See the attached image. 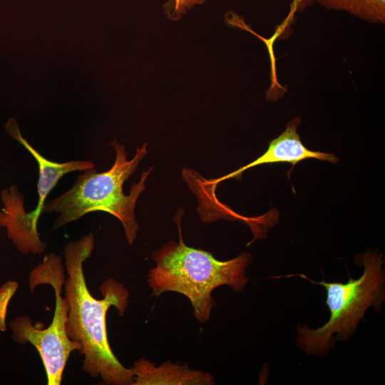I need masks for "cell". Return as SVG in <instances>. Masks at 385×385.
Returning a JSON list of instances; mask_svg holds the SVG:
<instances>
[{
	"mask_svg": "<svg viewBox=\"0 0 385 385\" xmlns=\"http://www.w3.org/2000/svg\"><path fill=\"white\" fill-rule=\"evenodd\" d=\"M299 121V118H297L290 121L287 125L285 130L273 139L270 143L267 150L256 160L222 178L206 180L207 183L215 186L229 178L239 179L246 170L262 164L289 163L295 165L301 160L309 158L337 163L338 158L334 154L313 151L304 145L297 131Z\"/></svg>",
	"mask_w": 385,
	"mask_h": 385,
	"instance_id": "obj_7",
	"label": "cell"
},
{
	"mask_svg": "<svg viewBox=\"0 0 385 385\" xmlns=\"http://www.w3.org/2000/svg\"><path fill=\"white\" fill-rule=\"evenodd\" d=\"M29 282L31 292L40 284H48L53 288L56 302L52 322L48 327L41 329L32 324L29 316L16 317L9 322L11 337L20 344H31L42 360L47 384L60 385L71 352L81 349L78 343L68 337L66 329L69 306L66 297L61 295L65 282L61 258L53 252L46 255L42 262L31 271Z\"/></svg>",
	"mask_w": 385,
	"mask_h": 385,
	"instance_id": "obj_5",
	"label": "cell"
},
{
	"mask_svg": "<svg viewBox=\"0 0 385 385\" xmlns=\"http://www.w3.org/2000/svg\"><path fill=\"white\" fill-rule=\"evenodd\" d=\"M361 263L364 272L361 277L351 278L346 283L315 282L304 274L286 276H299L327 290L329 320L317 329L301 325L297 329L296 344L306 354L318 357L327 355L336 341L346 342L352 337L369 307H373L376 312L381 309L385 300L382 255L366 252Z\"/></svg>",
	"mask_w": 385,
	"mask_h": 385,
	"instance_id": "obj_4",
	"label": "cell"
},
{
	"mask_svg": "<svg viewBox=\"0 0 385 385\" xmlns=\"http://www.w3.org/2000/svg\"><path fill=\"white\" fill-rule=\"evenodd\" d=\"M95 247L94 235L90 232L64 247L67 279L66 299L69 310L66 324L68 337L81 345L84 356L82 369L93 378L100 376L108 385H133L131 369L124 366L114 355L109 344L106 315L113 306L119 316L128 307L129 292L118 281L106 279L100 289L102 299L90 292L83 273V262L90 257Z\"/></svg>",
	"mask_w": 385,
	"mask_h": 385,
	"instance_id": "obj_1",
	"label": "cell"
},
{
	"mask_svg": "<svg viewBox=\"0 0 385 385\" xmlns=\"http://www.w3.org/2000/svg\"><path fill=\"white\" fill-rule=\"evenodd\" d=\"M304 3V0H292L290 4V10L287 17L285 19V21L291 20L294 13L298 11L300 7L302 6Z\"/></svg>",
	"mask_w": 385,
	"mask_h": 385,
	"instance_id": "obj_12",
	"label": "cell"
},
{
	"mask_svg": "<svg viewBox=\"0 0 385 385\" xmlns=\"http://www.w3.org/2000/svg\"><path fill=\"white\" fill-rule=\"evenodd\" d=\"M133 385H211L214 377L208 372L190 369L188 364H173L170 360L157 366L145 359L135 361L130 368Z\"/></svg>",
	"mask_w": 385,
	"mask_h": 385,
	"instance_id": "obj_8",
	"label": "cell"
},
{
	"mask_svg": "<svg viewBox=\"0 0 385 385\" xmlns=\"http://www.w3.org/2000/svg\"><path fill=\"white\" fill-rule=\"evenodd\" d=\"M327 9L347 12L374 24L385 22V0H317Z\"/></svg>",
	"mask_w": 385,
	"mask_h": 385,
	"instance_id": "obj_9",
	"label": "cell"
},
{
	"mask_svg": "<svg viewBox=\"0 0 385 385\" xmlns=\"http://www.w3.org/2000/svg\"><path fill=\"white\" fill-rule=\"evenodd\" d=\"M115 152V163L107 171L97 173L95 168L81 171L72 187L58 197L46 201L43 212L58 215L53 229L61 228L85 215L96 211L108 212L119 220L130 245L135 241L139 229L135 208L139 195L145 190V182L153 168L143 171L134 183L130 194H124V183L135 172L147 154V143L138 148L134 157L127 160L124 145L116 140L111 143Z\"/></svg>",
	"mask_w": 385,
	"mask_h": 385,
	"instance_id": "obj_3",
	"label": "cell"
},
{
	"mask_svg": "<svg viewBox=\"0 0 385 385\" xmlns=\"http://www.w3.org/2000/svg\"><path fill=\"white\" fill-rule=\"evenodd\" d=\"M18 287V282L9 281L0 287V332H5L7 329L6 324L7 308Z\"/></svg>",
	"mask_w": 385,
	"mask_h": 385,
	"instance_id": "obj_10",
	"label": "cell"
},
{
	"mask_svg": "<svg viewBox=\"0 0 385 385\" xmlns=\"http://www.w3.org/2000/svg\"><path fill=\"white\" fill-rule=\"evenodd\" d=\"M179 210L175 222L179 232V242L169 241L160 250L152 252L156 266L147 276V282L153 295L165 292L183 294L190 301L193 314L200 322H207L215 304L212 291L222 285L235 292H242L249 278L246 270L252 261L248 252L237 257L220 261L212 253L187 246L183 241Z\"/></svg>",
	"mask_w": 385,
	"mask_h": 385,
	"instance_id": "obj_2",
	"label": "cell"
},
{
	"mask_svg": "<svg viewBox=\"0 0 385 385\" xmlns=\"http://www.w3.org/2000/svg\"><path fill=\"white\" fill-rule=\"evenodd\" d=\"M175 1V13L177 14H185L186 9H190L196 4L202 2L200 0H174Z\"/></svg>",
	"mask_w": 385,
	"mask_h": 385,
	"instance_id": "obj_11",
	"label": "cell"
},
{
	"mask_svg": "<svg viewBox=\"0 0 385 385\" xmlns=\"http://www.w3.org/2000/svg\"><path fill=\"white\" fill-rule=\"evenodd\" d=\"M5 129L13 139L29 152L38 163V202L34 210L28 212L24 208V195L19 189L11 188L6 190L1 196L4 207L0 211V227L6 229L8 237L19 251L38 253L46 246V243L39 237L37 225L49 192L64 175L95 168V164L89 160L57 163L46 158L21 135L15 118H10L6 122Z\"/></svg>",
	"mask_w": 385,
	"mask_h": 385,
	"instance_id": "obj_6",
	"label": "cell"
}]
</instances>
